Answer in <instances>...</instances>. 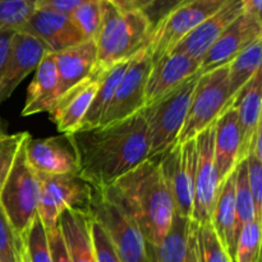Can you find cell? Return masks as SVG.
Listing matches in <instances>:
<instances>
[{
	"label": "cell",
	"mask_w": 262,
	"mask_h": 262,
	"mask_svg": "<svg viewBox=\"0 0 262 262\" xmlns=\"http://www.w3.org/2000/svg\"><path fill=\"white\" fill-rule=\"evenodd\" d=\"M72 262H97L91 234V217L83 210H64L58 219Z\"/></svg>",
	"instance_id": "24"
},
{
	"label": "cell",
	"mask_w": 262,
	"mask_h": 262,
	"mask_svg": "<svg viewBox=\"0 0 262 262\" xmlns=\"http://www.w3.org/2000/svg\"><path fill=\"white\" fill-rule=\"evenodd\" d=\"M151 64L152 59L146 48L129 59L127 69L100 125L119 122L137 114L145 107L146 82Z\"/></svg>",
	"instance_id": "11"
},
{
	"label": "cell",
	"mask_w": 262,
	"mask_h": 262,
	"mask_svg": "<svg viewBox=\"0 0 262 262\" xmlns=\"http://www.w3.org/2000/svg\"><path fill=\"white\" fill-rule=\"evenodd\" d=\"M30 136L20 145L0 192V207L22 239L37 216L41 188L40 177L28 165L26 158V143Z\"/></svg>",
	"instance_id": "6"
},
{
	"label": "cell",
	"mask_w": 262,
	"mask_h": 262,
	"mask_svg": "<svg viewBox=\"0 0 262 262\" xmlns=\"http://www.w3.org/2000/svg\"><path fill=\"white\" fill-rule=\"evenodd\" d=\"M227 0H187L151 28L146 49L151 59L170 53L179 41L205 19L214 14Z\"/></svg>",
	"instance_id": "8"
},
{
	"label": "cell",
	"mask_w": 262,
	"mask_h": 262,
	"mask_svg": "<svg viewBox=\"0 0 262 262\" xmlns=\"http://www.w3.org/2000/svg\"><path fill=\"white\" fill-rule=\"evenodd\" d=\"M105 71L97 68L91 76L63 92L50 107L48 112L50 120L64 136L71 135L81 128L82 120L96 95L100 79Z\"/></svg>",
	"instance_id": "15"
},
{
	"label": "cell",
	"mask_w": 262,
	"mask_h": 262,
	"mask_svg": "<svg viewBox=\"0 0 262 262\" xmlns=\"http://www.w3.org/2000/svg\"><path fill=\"white\" fill-rule=\"evenodd\" d=\"M100 5L101 25L95 42L97 68L105 71L145 49L151 25L141 12L124 9L113 0H100Z\"/></svg>",
	"instance_id": "3"
},
{
	"label": "cell",
	"mask_w": 262,
	"mask_h": 262,
	"mask_svg": "<svg viewBox=\"0 0 262 262\" xmlns=\"http://www.w3.org/2000/svg\"><path fill=\"white\" fill-rule=\"evenodd\" d=\"M128 63H129V59L120 61V63L110 67L109 69L104 72L101 79H100L96 95H95L94 100H92L91 105H90L89 110H87L86 115L82 120L81 128H92L101 124L105 113H106L107 107H109L110 102L114 97L115 91H117L118 84H119L120 79H122L123 74L127 69Z\"/></svg>",
	"instance_id": "27"
},
{
	"label": "cell",
	"mask_w": 262,
	"mask_h": 262,
	"mask_svg": "<svg viewBox=\"0 0 262 262\" xmlns=\"http://www.w3.org/2000/svg\"><path fill=\"white\" fill-rule=\"evenodd\" d=\"M41 182L37 215L46 229L58 224L64 210L86 211L91 199L92 187L78 174L45 176L38 174Z\"/></svg>",
	"instance_id": "9"
},
{
	"label": "cell",
	"mask_w": 262,
	"mask_h": 262,
	"mask_svg": "<svg viewBox=\"0 0 262 262\" xmlns=\"http://www.w3.org/2000/svg\"><path fill=\"white\" fill-rule=\"evenodd\" d=\"M37 10V0H0V32L22 30Z\"/></svg>",
	"instance_id": "30"
},
{
	"label": "cell",
	"mask_w": 262,
	"mask_h": 262,
	"mask_svg": "<svg viewBox=\"0 0 262 262\" xmlns=\"http://www.w3.org/2000/svg\"><path fill=\"white\" fill-rule=\"evenodd\" d=\"M84 2L87 0H37V9L53 10L69 15Z\"/></svg>",
	"instance_id": "41"
},
{
	"label": "cell",
	"mask_w": 262,
	"mask_h": 262,
	"mask_svg": "<svg viewBox=\"0 0 262 262\" xmlns=\"http://www.w3.org/2000/svg\"><path fill=\"white\" fill-rule=\"evenodd\" d=\"M187 0H130L124 9H135L142 13L150 22L151 28L160 22L174 8Z\"/></svg>",
	"instance_id": "37"
},
{
	"label": "cell",
	"mask_w": 262,
	"mask_h": 262,
	"mask_svg": "<svg viewBox=\"0 0 262 262\" xmlns=\"http://www.w3.org/2000/svg\"><path fill=\"white\" fill-rule=\"evenodd\" d=\"M229 66L200 73L178 142L193 140L214 124L229 106Z\"/></svg>",
	"instance_id": "7"
},
{
	"label": "cell",
	"mask_w": 262,
	"mask_h": 262,
	"mask_svg": "<svg viewBox=\"0 0 262 262\" xmlns=\"http://www.w3.org/2000/svg\"><path fill=\"white\" fill-rule=\"evenodd\" d=\"M241 150V130L237 112L229 106L215 122L214 161L219 187L238 165Z\"/></svg>",
	"instance_id": "21"
},
{
	"label": "cell",
	"mask_w": 262,
	"mask_h": 262,
	"mask_svg": "<svg viewBox=\"0 0 262 262\" xmlns=\"http://www.w3.org/2000/svg\"><path fill=\"white\" fill-rule=\"evenodd\" d=\"M77 161V174L92 188L105 189L150 159L142 113L119 122L81 128L66 135Z\"/></svg>",
	"instance_id": "1"
},
{
	"label": "cell",
	"mask_w": 262,
	"mask_h": 262,
	"mask_svg": "<svg viewBox=\"0 0 262 262\" xmlns=\"http://www.w3.org/2000/svg\"><path fill=\"white\" fill-rule=\"evenodd\" d=\"M247 161V182L252 194L253 204H255L256 215L257 219L262 217V160L255 158L253 155H248Z\"/></svg>",
	"instance_id": "38"
},
{
	"label": "cell",
	"mask_w": 262,
	"mask_h": 262,
	"mask_svg": "<svg viewBox=\"0 0 262 262\" xmlns=\"http://www.w3.org/2000/svg\"><path fill=\"white\" fill-rule=\"evenodd\" d=\"M48 51V48L31 33L22 30L13 33L0 78V105L12 96L31 72H35Z\"/></svg>",
	"instance_id": "13"
},
{
	"label": "cell",
	"mask_w": 262,
	"mask_h": 262,
	"mask_svg": "<svg viewBox=\"0 0 262 262\" xmlns=\"http://www.w3.org/2000/svg\"><path fill=\"white\" fill-rule=\"evenodd\" d=\"M184 262H201L197 243V224L191 220V230L188 235V247H187L186 261Z\"/></svg>",
	"instance_id": "42"
},
{
	"label": "cell",
	"mask_w": 262,
	"mask_h": 262,
	"mask_svg": "<svg viewBox=\"0 0 262 262\" xmlns=\"http://www.w3.org/2000/svg\"><path fill=\"white\" fill-rule=\"evenodd\" d=\"M59 96V76L54 53L48 51L35 69V74L27 89L22 117L40 114L50 110Z\"/></svg>",
	"instance_id": "23"
},
{
	"label": "cell",
	"mask_w": 262,
	"mask_h": 262,
	"mask_svg": "<svg viewBox=\"0 0 262 262\" xmlns=\"http://www.w3.org/2000/svg\"><path fill=\"white\" fill-rule=\"evenodd\" d=\"M158 159L163 178L173 199L176 212L182 216L191 217L197 163L196 138L184 143H176Z\"/></svg>",
	"instance_id": "10"
},
{
	"label": "cell",
	"mask_w": 262,
	"mask_h": 262,
	"mask_svg": "<svg viewBox=\"0 0 262 262\" xmlns=\"http://www.w3.org/2000/svg\"><path fill=\"white\" fill-rule=\"evenodd\" d=\"M214 132L215 123L196 137L197 163L191 220L199 225L211 223L212 210L219 191L214 161Z\"/></svg>",
	"instance_id": "12"
},
{
	"label": "cell",
	"mask_w": 262,
	"mask_h": 262,
	"mask_svg": "<svg viewBox=\"0 0 262 262\" xmlns=\"http://www.w3.org/2000/svg\"><path fill=\"white\" fill-rule=\"evenodd\" d=\"M26 158L37 174H77L76 158L64 135L37 140L30 136L26 143Z\"/></svg>",
	"instance_id": "18"
},
{
	"label": "cell",
	"mask_w": 262,
	"mask_h": 262,
	"mask_svg": "<svg viewBox=\"0 0 262 262\" xmlns=\"http://www.w3.org/2000/svg\"><path fill=\"white\" fill-rule=\"evenodd\" d=\"M191 217L174 212L173 220L165 237L158 246H148L151 262H184L186 261Z\"/></svg>",
	"instance_id": "26"
},
{
	"label": "cell",
	"mask_w": 262,
	"mask_h": 262,
	"mask_svg": "<svg viewBox=\"0 0 262 262\" xmlns=\"http://www.w3.org/2000/svg\"><path fill=\"white\" fill-rule=\"evenodd\" d=\"M14 32H0V78H2L3 69H4L5 60H7L8 51H9L10 40Z\"/></svg>",
	"instance_id": "43"
},
{
	"label": "cell",
	"mask_w": 262,
	"mask_h": 262,
	"mask_svg": "<svg viewBox=\"0 0 262 262\" xmlns=\"http://www.w3.org/2000/svg\"><path fill=\"white\" fill-rule=\"evenodd\" d=\"M59 76V96L78 82L91 76L97 69V48L95 40L54 53ZM58 96V97H59Z\"/></svg>",
	"instance_id": "22"
},
{
	"label": "cell",
	"mask_w": 262,
	"mask_h": 262,
	"mask_svg": "<svg viewBox=\"0 0 262 262\" xmlns=\"http://www.w3.org/2000/svg\"><path fill=\"white\" fill-rule=\"evenodd\" d=\"M91 234L97 262H122L109 237L95 220L91 219Z\"/></svg>",
	"instance_id": "39"
},
{
	"label": "cell",
	"mask_w": 262,
	"mask_h": 262,
	"mask_svg": "<svg viewBox=\"0 0 262 262\" xmlns=\"http://www.w3.org/2000/svg\"><path fill=\"white\" fill-rule=\"evenodd\" d=\"M200 73L192 76L155 101L145 105L141 110L147 128L150 159L159 158L178 143L179 133L186 122Z\"/></svg>",
	"instance_id": "4"
},
{
	"label": "cell",
	"mask_w": 262,
	"mask_h": 262,
	"mask_svg": "<svg viewBox=\"0 0 262 262\" xmlns=\"http://www.w3.org/2000/svg\"><path fill=\"white\" fill-rule=\"evenodd\" d=\"M197 243L201 262H233L211 223L197 224Z\"/></svg>",
	"instance_id": "33"
},
{
	"label": "cell",
	"mask_w": 262,
	"mask_h": 262,
	"mask_svg": "<svg viewBox=\"0 0 262 262\" xmlns=\"http://www.w3.org/2000/svg\"><path fill=\"white\" fill-rule=\"evenodd\" d=\"M104 191L135 220L148 246L161 242L176 207L158 158L147 159Z\"/></svg>",
	"instance_id": "2"
},
{
	"label": "cell",
	"mask_w": 262,
	"mask_h": 262,
	"mask_svg": "<svg viewBox=\"0 0 262 262\" xmlns=\"http://www.w3.org/2000/svg\"><path fill=\"white\" fill-rule=\"evenodd\" d=\"M23 246L28 262H51L48 233L38 215L23 237Z\"/></svg>",
	"instance_id": "32"
},
{
	"label": "cell",
	"mask_w": 262,
	"mask_h": 262,
	"mask_svg": "<svg viewBox=\"0 0 262 262\" xmlns=\"http://www.w3.org/2000/svg\"><path fill=\"white\" fill-rule=\"evenodd\" d=\"M235 239L246 224L257 219L252 194L247 182V161L243 160L235 168ZM258 220V219H257ZM261 222V220H260Z\"/></svg>",
	"instance_id": "29"
},
{
	"label": "cell",
	"mask_w": 262,
	"mask_h": 262,
	"mask_svg": "<svg viewBox=\"0 0 262 262\" xmlns=\"http://www.w3.org/2000/svg\"><path fill=\"white\" fill-rule=\"evenodd\" d=\"M262 37V20L242 13L233 20L210 46L201 59L200 72L212 71L228 66L250 43Z\"/></svg>",
	"instance_id": "14"
},
{
	"label": "cell",
	"mask_w": 262,
	"mask_h": 262,
	"mask_svg": "<svg viewBox=\"0 0 262 262\" xmlns=\"http://www.w3.org/2000/svg\"><path fill=\"white\" fill-rule=\"evenodd\" d=\"M20 262H28L27 257H26V252H25V246H23V253H22V261Z\"/></svg>",
	"instance_id": "47"
},
{
	"label": "cell",
	"mask_w": 262,
	"mask_h": 262,
	"mask_svg": "<svg viewBox=\"0 0 262 262\" xmlns=\"http://www.w3.org/2000/svg\"><path fill=\"white\" fill-rule=\"evenodd\" d=\"M30 135L27 132L3 133L0 135V192L7 181L13 163L15 160L20 145L26 137Z\"/></svg>",
	"instance_id": "36"
},
{
	"label": "cell",
	"mask_w": 262,
	"mask_h": 262,
	"mask_svg": "<svg viewBox=\"0 0 262 262\" xmlns=\"http://www.w3.org/2000/svg\"><path fill=\"white\" fill-rule=\"evenodd\" d=\"M261 222L255 219L242 228L235 243L233 262H260Z\"/></svg>",
	"instance_id": "31"
},
{
	"label": "cell",
	"mask_w": 262,
	"mask_h": 262,
	"mask_svg": "<svg viewBox=\"0 0 262 262\" xmlns=\"http://www.w3.org/2000/svg\"><path fill=\"white\" fill-rule=\"evenodd\" d=\"M261 71L253 76V78L233 97L229 106L237 112L238 124L241 130V150L238 156V164L246 160L252 150V143L256 133L261 129Z\"/></svg>",
	"instance_id": "20"
},
{
	"label": "cell",
	"mask_w": 262,
	"mask_h": 262,
	"mask_svg": "<svg viewBox=\"0 0 262 262\" xmlns=\"http://www.w3.org/2000/svg\"><path fill=\"white\" fill-rule=\"evenodd\" d=\"M242 13V0H227V3L217 12L210 15L201 25L184 36L171 51L183 53L201 61L206 51L222 35L223 31Z\"/></svg>",
	"instance_id": "19"
},
{
	"label": "cell",
	"mask_w": 262,
	"mask_h": 262,
	"mask_svg": "<svg viewBox=\"0 0 262 262\" xmlns=\"http://www.w3.org/2000/svg\"><path fill=\"white\" fill-rule=\"evenodd\" d=\"M23 239L17 234L0 207V262H20Z\"/></svg>",
	"instance_id": "35"
},
{
	"label": "cell",
	"mask_w": 262,
	"mask_h": 262,
	"mask_svg": "<svg viewBox=\"0 0 262 262\" xmlns=\"http://www.w3.org/2000/svg\"><path fill=\"white\" fill-rule=\"evenodd\" d=\"M22 31L37 37L51 53H58L86 41L71 15L53 10L37 9Z\"/></svg>",
	"instance_id": "17"
},
{
	"label": "cell",
	"mask_w": 262,
	"mask_h": 262,
	"mask_svg": "<svg viewBox=\"0 0 262 262\" xmlns=\"http://www.w3.org/2000/svg\"><path fill=\"white\" fill-rule=\"evenodd\" d=\"M71 18L86 40H95L101 25L100 0H87L71 13Z\"/></svg>",
	"instance_id": "34"
},
{
	"label": "cell",
	"mask_w": 262,
	"mask_h": 262,
	"mask_svg": "<svg viewBox=\"0 0 262 262\" xmlns=\"http://www.w3.org/2000/svg\"><path fill=\"white\" fill-rule=\"evenodd\" d=\"M113 2H115L118 5H120L122 8H127V5L129 4L130 0H113Z\"/></svg>",
	"instance_id": "45"
},
{
	"label": "cell",
	"mask_w": 262,
	"mask_h": 262,
	"mask_svg": "<svg viewBox=\"0 0 262 262\" xmlns=\"http://www.w3.org/2000/svg\"><path fill=\"white\" fill-rule=\"evenodd\" d=\"M262 61V37L253 41L245 50L241 51L228 66V78H229V97H233L253 78L258 71H261ZM229 101V104H230ZM229 107V106H228Z\"/></svg>",
	"instance_id": "28"
},
{
	"label": "cell",
	"mask_w": 262,
	"mask_h": 262,
	"mask_svg": "<svg viewBox=\"0 0 262 262\" xmlns=\"http://www.w3.org/2000/svg\"><path fill=\"white\" fill-rule=\"evenodd\" d=\"M201 61L183 53H170L152 60L145 90V105L178 87L200 73Z\"/></svg>",
	"instance_id": "16"
},
{
	"label": "cell",
	"mask_w": 262,
	"mask_h": 262,
	"mask_svg": "<svg viewBox=\"0 0 262 262\" xmlns=\"http://www.w3.org/2000/svg\"><path fill=\"white\" fill-rule=\"evenodd\" d=\"M86 212L104 229L122 262H151L138 225L104 189L92 188Z\"/></svg>",
	"instance_id": "5"
},
{
	"label": "cell",
	"mask_w": 262,
	"mask_h": 262,
	"mask_svg": "<svg viewBox=\"0 0 262 262\" xmlns=\"http://www.w3.org/2000/svg\"><path fill=\"white\" fill-rule=\"evenodd\" d=\"M46 233H48L49 247H50L51 262H72L59 224L46 229Z\"/></svg>",
	"instance_id": "40"
},
{
	"label": "cell",
	"mask_w": 262,
	"mask_h": 262,
	"mask_svg": "<svg viewBox=\"0 0 262 262\" xmlns=\"http://www.w3.org/2000/svg\"><path fill=\"white\" fill-rule=\"evenodd\" d=\"M235 170L220 184L216 201L212 210L211 225L230 258L234 257L235 251Z\"/></svg>",
	"instance_id": "25"
},
{
	"label": "cell",
	"mask_w": 262,
	"mask_h": 262,
	"mask_svg": "<svg viewBox=\"0 0 262 262\" xmlns=\"http://www.w3.org/2000/svg\"><path fill=\"white\" fill-rule=\"evenodd\" d=\"M243 13L262 20V0H242Z\"/></svg>",
	"instance_id": "44"
},
{
	"label": "cell",
	"mask_w": 262,
	"mask_h": 262,
	"mask_svg": "<svg viewBox=\"0 0 262 262\" xmlns=\"http://www.w3.org/2000/svg\"><path fill=\"white\" fill-rule=\"evenodd\" d=\"M3 133H7V125L3 122V119H0V135H3Z\"/></svg>",
	"instance_id": "46"
}]
</instances>
